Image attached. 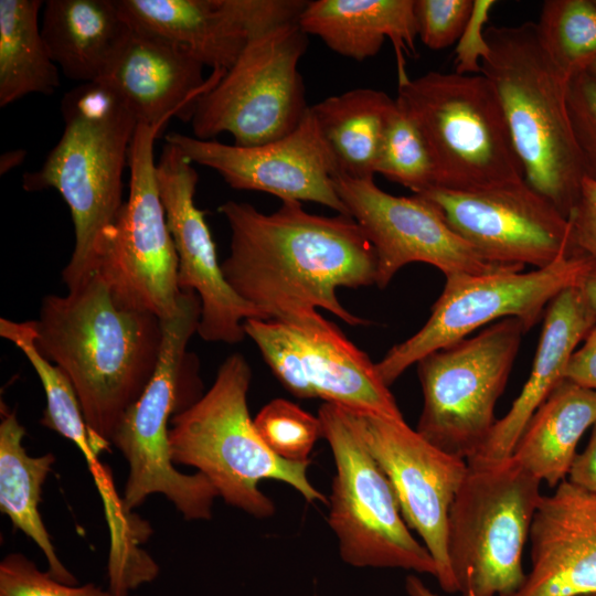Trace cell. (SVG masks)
<instances>
[{
  "instance_id": "obj_17",
  "label": "cell",
  "mask_w": 596,
  "mask_h": 596,
  "mask_svg": "<svg viewBox=\"0 0 596 596\" xmlns=\"http://www.w3.org/2000/svg\"><path fill=\"white\" fill-rule=\"evenodd\" d=\"M334 189L350 216L363 230L376 257L375 285L385 288L411 263H426L451 274L482 275L523 268L494 265L480 257L425 198L392 195L373 179L337 172Z\"/></svg>"
},
{
  "instance_id": "obj_43",
  "label": "cell",
  "mask_w": 596,
  "mask_h": 596,
  "mask_svg": "<svg viewBox=\"0 0 596 596\" xmlns=\"http://www.w3.org/2000/svg\"><path fill=\"white\" fill-rule=\"evenodd\" d=\"M25 152L22 150L4 153L1 157V173L17 167L23 160Z\"/></svg>"
},
{
  "instance_id": "obj_42",
  "label": "cell",
  "mask_w": 596,
  "mask_h": 596,
  "mask_svg": "<svg viewBox=\"0 0 596 596\" xmlns=\"http://www.w3.org/2000/svg\"><path fill=\"white\" fill-rule=\"evenodd\" d=\"M405 589L408 596H440L432 592L417 576L408 575L405 579ZM471 596V595H466Z\"/></svg>"
},
{
  "instance_id": "obj_9",
  "label": "cell",
  "mask_w": 596,
  "mask_h": 596,
  "mask_svg": "<svg viewBox=\"0 0 596 596\" xmlns=\"http://www.w3.org/2000/svg\"><path fill=\"white\" fill-rule=\"evenodd\" d=\"M318 417L336 464L328 523L342 561L353 567L402 568L436 577L433 556L412 535L387 476L347 411L323 403Z\"/></svg>"
},
{
  "instance_id": "obj_16",
  "label": "cell",
  "mask_w": 596,
  "mask_h": 596,
  "mask_svg": "<svg viewBox=\"0 0 596 596\" xmlns=\"http://www.w3.org/2000/svg\"><path fill=\"white\" fill-rule=\"evenodd\" d=\"M343 408L387 476L407 526L433 556L440 587L450 594L458 592L447 553V522L467 461L427 441L404 418Z\"/></svg>"
},
{
  "instance_id": "obj_7",
  "label": "cell",
  "mask_w": 596,
  "mask_h": 596,
  "mask_svg": "<svg viewBox=\"0 0 596 596\" xmlns=\"http://www.w3.org/2000/svg\"><path fill=\"white\" fill-rule=\"evenodd\" d=\"M396 100L426 139L435 188L466 192L524 180L497 92L483 74L406 77L398 81Z\"/></svg>"
},
{
  "instance_id": "obj_40",
  "label": "cell",
  "mask_w": 596,
  "mask_h": 596,
  "mask_svg": "<svg viewBox=\"0 0 596 596\" xmlns=\"http://www.w3.org/2000/svg\"><path fill=\"white\" fill-rule=\"evenodd\" d=\"M572 483L596 493V423L584 451L577 454L567 478Z\"/></svg>"
},
{
  "instance_id": "obj_28",
  "label": "cell",
  "mask_w": 596,
  "mask_h": 596,
  "mask_svg": "<svg viewBox=\"0 0 596 596\" xmlns=\"http://www.w3.org/2000/svg\"><path fill=\"white\" fill-rule=\"evenodd\" d=\"M394 102L382 91L355 88L310 106L339 173L373 179Z\"/></svg>"
},
{
  "instance_id": "obj_44",
  "label": "cell",
  "mask_w": 596,
  "mask_h": 596,
  "mask_svg": "<svg viewBox=\"0 0 596 596\" xmlns=\"http://www.w3.org/2000/svg\"><path fill=\"white\" fill-rule=\"evenodd\" d=\"M596 76V57L585 68Z\"/></svg>"
},
{
  "instance_id": "obj_10",
  "label": "cell",
  "mask_w": 596,
  "mask_h": 596,
  "mask_svg": "<svg viewBox=\"0 0 596 596\" xmlns=\"http://www.w3.org/2000/svg\"><path fill=\"white\" fill-rule=\"evenodd\" d=\"M308 34L290 21L253 34L234 64L196 102L193 136L227 132L234 145H263L291 132L309 106L298 71Z\"/></svg>"
},
{
  "instance_id": "obj_1",
  "label": "cell",
  "mask_w": 596,
  "mask_h": 596,
  "mask_svg": "<svg viewBox=\"0 0 596 596\" xmlns=\"http://www.w3.org/2000/svg\"><path fill=\"white\" fill-rule=\"evenodd\" d=\"M219 211L231 230L223 275L263 320L308 324L323 308L350 326L366 324L337 296L339 287L375 284L373 246L352 216L311 214L296 201L270 214L232 200Z\"/></svg>"
},
{
  "instance_id": "obj_2",
  "label": "cell",
  "mask_w": 596,
  "mask_h": 596,
  "mask_svg": "<svg viewBox=\"0 0 596 596\" xmlns=\"http://www.w3.org/2000/svg\"><path fill=\"white\" fill-rule=\"evenodd\" d=\"M34 326L38 350L72 382L97 454L109 451L157 369L161 320L119 308L94 274L65 296H45Z\"/></svg>"
},
{
  "instance_id": "obj_29",
  "label": "cell",
  "mask_w": 596,
  "mask_h": 596,
  "mask_svg": "<svg viewBox=\"0 0 596 596\" xmlns=\"http://www.w3.org/2000/svg\"><path fill=\"white\" fill-rule=\"evenodd\" d=\"M41 0H0V106L60 87L58 67L43 40Z\"/></svg>"
},
{
  "instance_id": "obj_20",
  "label": "cell",
  "mask_w": 596,
  "mask_h": 596,
  "mask_svg": "<svg viewBox=\"0 0 596 596\" xmlns=\"http://www.w3.org/2000/svg\"><path fill=\"white\" fill-rule=\"evenodd\" d=\"M135 31L185 50L212 72L227 71L248 39L298 19L300 0H117Z\"/></svg>"
},
{
  "instance_id": "obj_19",
  "label": "cell",
  "mask_w": 596,
  "mask_h": 596,
  "mask_svg": "<svg viewBox=\"0 0 596 596\" xmlns=\"http://www.w3.org/2000/svg\"><path fill=\"white\" fill-rule=\"evenodd\" d=\"M156 177L178 256L179 287L195 291L201 301L196 332L207 342H241L246 336L244 322L263 318L223 275L204 212L194 203L199 182L195 168L175 145L166 141Z\"/></svg>"
},
{
  "instance_id": "obj_4",
  "label": "cell",
  "mask_w": 596,
  "mask_h": 596,
  "mask_svg": "<svg viewBox=\"0 0 596 596\" xmlns=\"http://www.w3.org/2000/svg\"><path fill=\"white\" fill-rule=\"evenodd\" d=\"M485 38L481 74L497 92L524 180L568 217L586 177L567 113L568 77L535 22L489 26Z\"/></svg>"
},
{
  "instance_id": "obj_37",
  "label": "cell",
  "mask_w": 596,
  "mask_h": 596,
  "mask_svg": "<svg viewBox=\"0 0 596 596\" xmlns=\"http://www.w3.org/2000/svg\"><path fill=\"white\" fill-rule=\"evenodd\" d=\"M472 0H414L417 36L432 50L461 38L473 11Z\"/></svg>"
},
{
  "instance_id": "obj_14",
  "label": "cell",
  "mask_w": 596,
  "mask_h": 596,
  "mask_svg": "<svg viewBox=\"0 0 596 596\" xmlns=\"http://www.w3.org/2000/svg\"><path fill=\"white\" fill-rule=\"evenodd\" d=\"M243 326L275 376L295 396L403 419L376 364L323 317L308 324L247 319Z\"/></svg>"
},
{
  "instance_id": "obj_32",
  "label": "cell",
  "mask_w": 596,
  "mask_h": 596,
  "mask_svg": "<svg viewBox=\"0 0 596 596\" xmlns=\"http://www.w3.org/2000/svg\"><path fill=\"white\" fill-rule=\"evenodd\" d=\"M536 29L546 52L568 78L596 57L594 0H547Z\"/></svg>"
},
{
  "instance_id": "obj_8",
  "label": "cell",
  "mask_w": 596,
  "mask_h": 596,
  "mask_svg": "<svg viewBox=\"0 0 596 596\" xmlns=\"http://www.w3.org/2000/svg\"><path fill=\"white\" fill-rule=\"evenodd\" d=\"M467 464L447 522V553L458 592L513 596L526 577L522 555L542 482L512 457Z\"/></svg>"
},
{
  "instance_id": "obj_33",
  "label": "cell",
  "mask_w": 596,
  "mask_h": 596,
  "mask_svg": "<svg viewBox=\"0 0 596 596\" xmlns=\"http://www.w3.org/2000/svg\"><path fill=\"white\" fill-rule=\"evenodd\" d=\"M376 173L415 194L437 184L436 168L426 139L396 98L389 115Z\"/></svg>"
},
{
  "instance_id": "obj_25",
  "label": "cell",
  "mask_w": 596,
  "mask_h": 596,
  "mask_svg": "<svg viewBox=\"0 0 596 596\" xmlns=\"http://www.w3.org/2000/svg\"><path fill=\"white\" fill-rule=\"evenodd\" d=\"M298 22L306 34L359 62L376 55L387 39L396 54L398 81L408 77L405 55L416 53L414 0H313Z\"/></svg>"
},
{
  "instance_id": "obj_30",
  "label": "cell",
  "mask_w": 596,
  "mask_h": 596,
  "mask_svg": "<svg viewBox=\"0 0 596 596\" xmlns=\"http://www.w3.org/2000/svg\"><path fill=\"white\" fill-rule=\"evenodd\" d=\"M0 336L15 344L26 356L42 383L46 407L40 419L41 425L75 444L95 476L104 465L98 461L99 455L89 437L78 397L64 371L38 350L34 320L17 322L1 318Z\"/></svg>"
},
{
  "instance_id": "obj_15",
  "label": "cell",
  "mask_w": 596,
  "mask_h": 596,
  "mask_svg": "<svg viewBox=\"0 0 596 596\" xmlns=\"http://www.w3.org/2000/svg\"><path fill=\"white\" fill-rule=\"evenodd\" d=\"M418 195L491 264L540 269L573 255L570 219L525 180L466 192L432 188Z\"/></svg>"
},
{
  "instance_id": "obj_34",
  "label": "cell",
  "mask_w": 596,
  "mask_h": 596,
  "mask_svg": "<svg viewBox=\"0 0 596 596\" xmlns=\"http://www.w3.org/2000/svg\"><path fill=\"white\" fill-rule=\"evenodd\" d=\"M253 422L267 447L289 461H309V454L322 437L319 417L284 398L270 401Z\"/></svg>"
},
{
  "instance_id": "obj_5",
  "label": "cell",
  "mask_w": 596,
  "mask_h": 596,
  "mask_svg": "<svg viewBox=\"0 0 596 596\" xmlns=\"http://www.w3.org/2000/svg\"><path fill=\"white\" fill-rule=\"evenodd\" d=\"M251 380L243 355L234 353L225 359L210 390L170 422L173 464L196 468L227 504L257 519L275 513L273 501L258 488L264 479L289 485L309 503L328 504L308 479L310 460L280 458L257 433L247 407Z\"/></svg>"
},
{
  "instance_id": "obj_41",
  "label": "cell",
  "mask_w": 596,
  "mask_h": 596,
  "mask_svg": "<svg viewBox=\"0 0 596 596\" xmlns=\"http://www.w3.org/2000/svg\"><path fill=\"white\" fill-rule=\"evenodd\" d=\"M589 307L596 312V265L579 286Z\"/></svg>"
},
{
  "instance_id": "obj_45",
  "label": "cell",
  "mask_w": 596,
  "mask_h": 596,
  "mask_svg": "<svg viewBox=\"0 0 596 596\" xmlns=\"http://www.w3.org/2000/svg\"><path fill=\"white\" fill-rule=\"evenodd\" d=\"M594 2L596 3V0H594Z\"/></svg>"
},
{
  "instance_id": "obj_6",
  "label": "cell",
  "mask_w": 596,
  "mask_h": 596,
  "mask_svg": "<svg viewBox=\"0 0 596 596\" xmlns=\"http://www.w3.org/2000/svg\"><path fill=\"white\" fill-rule=\"evenodd\" d=\"M201 301L182 290L178 313L161 320L162 344L157 369L137 402L125 413L111 438L128 464L121 497L132 510L151 494H162L185 520H210L217 491L201 472L185 475L174 468L169 445L172 417L198 396L196 375L188 366L187 347L198 330Z\"/></svg>"
},
{
  "instance_id": "obj_39",
  "label": "cell",
  "mask_w": 596,
  "mask_h": 596,
  "mask_svg": "<svg viewBox=\"0 0 596 596\" xmlns=\"http://www.w3.org/2000/svg\"><path fill=\"white\" fill-rule=\"evenodd\" d=\"M564 380L596 392V322L570 358Z\"/></svg>"
},
{
  "instance_id": "obj_23",
  "label": "cell",
  "mask_w": 596,
  "mask_h": 596,
  "mask_svg": "<svg viewBox=\"0 0 596 596\" xmlns=\"http://www.w3.org/2000/svg\"><path fill=\"white\" fill-rule=\"evenodd\" d=\"M596 322L579 286L558 294L547 306L528 381L509 412L498 419L479 453L467 462H491L511 457L531 416L564 380L577 344Z\"/></svg>"
},
{
  "instance_id": "obj_24",
  "label": "cell",
  "mask_w": 596,
  "mask_h": 596,
  "mask_svg": "<svg viewBox=\"0 0 596 596\" xmlns=\"http://www.w3.org/2000/svg\"><path fill=\"white\" fill-rule=\"evenodd\" d=\"M41 32L62 73L85 84L106 77L134 30L117 0H49Z\"/></svg>"
},
{
  "instance_id": "obj_36",
  "label": "cell",
  "mask_w": 596,
  "mask_h": 596,
  "mask_svg": "<svg viewBox=\"0 0 596 596\" xmlns=\"http://www.w3.org/2000/svg\"><path fill=\"white\" fill-rule=\"evenodd\" d=\"M568 118L586 177L596 180V76L582 70L566 88Z\"/></svg>"
},
{
  "instance_id": "obj_35",
  "label": "cell",
  "mask_w": 596,
  "mask_h": 596,
  "mask_svg": "<svg viewBox=\"0 0 596 596\" xmlns=\"http://www.w3.org/2000/svg\"><path fill=\"white\" fill-rule=\"evenodd\" d=\"M0 596H135L104 590L93 583L68 585L40 571L21 553H10L0 563Z\"/></svg>"
},
{
  "instance_id": "obj_11",
  "label": "cell",
  "mask_w": 596,
  "mask_h": 596,
  "mask_svg": "<svg viewBox=\"0 0 596 596\" xmlns=\"http://www.w3.org/2000/svg\"><path fill=\"white\" fill-rule=\"evenodd\" d=\"M526 332L519 319L505 318L422 358L417 372L424 403L417 433L466 461L475 457L498 421L497 401Z\"/></svg>"
},
{
  "instance_id": "obj_22",
  "label": "cell",
  "mask_w": 596,
  "mask_h": 596,
  "mask_svg": "<svg viewBox=\"0 0 596 596\" xmlns=\"http://www.w3.org/2000/svg\"><path fill=\"white\" fill-rule=\"evenodd\" d=\"M204 67L180 46L134 30L124 51L100 82L116 91L138 124H166L172 117L190 121L199 98L224 74L212 72L205 79Z\"/></svg>"
},
{
  "instance_id": "obj_31",
  "label": "cell",
  "mask_w": 596,
  "mask_h": 596,
  "mask_svg": "<svg viewBox=\"0 0 596 596\" xmlns=\"http://www.w3.org/2000/svg\"><path fill=\"white\" fill-rule=\"evenodd\" d=\"M98 491L111 539L108 589L118 595H130L131 590L153 581L159 573L156 562L139 547L151 528L125 507L123 499L116 494L113 480L99 486Z\"/></svg>"
},
{
  "instance_id": "obj_3",
  "label": "cell",
  "mask_w": 596,
  "mask_h": 596,
  "mask_svg": "<svg viewBox=\"0 0 596 596\" xmlns=\"http://www.w3.org/2000/svg\"><path fill=\"white\" fill-rule=\"evenodd\" d=\"M63 134L42 167L24 173L25 191L55 189L70 207L75 243L62 272L68 290L88 280L102 242L124 204L123 173L138 121L106 82L85 83L61 105Z\"/></svg>"
},
{
  "instance_id": "obj_27",
  "label": "cell",
  "mask_w": 596,
  "mask_h": 596,
  "mask_svg": "<svg viewBox=\"0 0 596 596\" xmlns=\"http://www.w3.org/2000/svg\"><path fill=\"white\" fill-rule=\"evenodd\" d=\"M24 436L25 428L20 424L15 411L1 402V513L42 551L49 566L47 573L54 579L76 585V577L58 558L39 510L42 487L55 462V456L51 453L38 457L28 455L23 446Z\"/></svg>"
},
{
  "instance_id": "obj_18",
  "label": "cell",
  "mask_w": 596,
  "mask_h": 596,
  "mask_svg": "<svg viewBox=\"0 0 596 596\" xmlns=\"http://www.w3.org/2000/svg\"><path fill=\"white\" fill-rule=\"evenodd\" d=\"M192 162L216 171L233 189L260 191L284 201L315 202L349 215L333 184L334 158L309 107L301 123L283 138L251 147L166 136Z\"/></svg>"
},
{
  "instance_id": "obj_38",
  "label": "cell",
  "mask_w": 596,
  "mask_h": 596,
  "mask_svg": "<svg viewBox=\"0 0 596 596\" xmlns=\"http://www.w3.org/2000/svg\"><path fill=\"white\" fill-rule=\"evenodd\" d=\"M573 254L596 265V180L583 179L577 201L570 213Z\"/></svg>"
},
{
  "instance_id": "obj_26",
  "label": "cell",
  "mask_w": 596,
  "mask_h": 596,
  "mask_svg": "<svg viewBox=\"0 0 596 596\" xmlns=\"http://www.w3.org/2000/svg\"><path fill=\"white\" fill-rule=\"evenodd\" d=\"M596 423V392L563 380L525 425L511 457L555 488L568 476L583 434Z\"/></svg>"
},
{
  "instance_id": "obj_13",
  "label": "cell",
  "mask_w": 596,
  "mask_h": 596,
  "mask_svg": "<svg viewBox=\"0 0 596 596\" xmlns=\"http://www.w3.org/2000/svg\"><path fill=\"white\" fill-rule=\"evenodd\" d=\"M594 266L590 258L573 254L528 273L501 270L446 276L444 289L423 328L391 348L376 363L380 377L390 387L428 353L501 319L517 318L529 331L541 320L550 302L563 290L581 286Z\"/></svg>"
},
{
  "instance_id": "obj_21",
  "label": "cell",
  "mask_w": 596,
  "mask_h": 596,
  "mask_svg": "<svg viewBox=\"0 0 596 596\" xmlns=\"http://www.w3.org/2000/svg\"><path fill=\"white\" fill-rule=\"evenodd\" d=\"M529 540L531 570L513 596H596V493L568 479L542 496Z\"/></svg>"
},
{
  "instance_id": "obj_12",
  "label": "cell",
  "mask_w": 596,
  "mask_h": 596,
  "mask_svg": "<svg viewBox=\"0 0 596 596\" xmlns=\"http://www.w3.org/2000/svg\"><path fill=\"white\" fill-rule=\"evenodd\" d=\"M164 124H138L129 153V195L97 254L95 273L121 309L174 317L182 290L178 256L159 194L155 140Z\"/></svg>"
}]
</instances>
